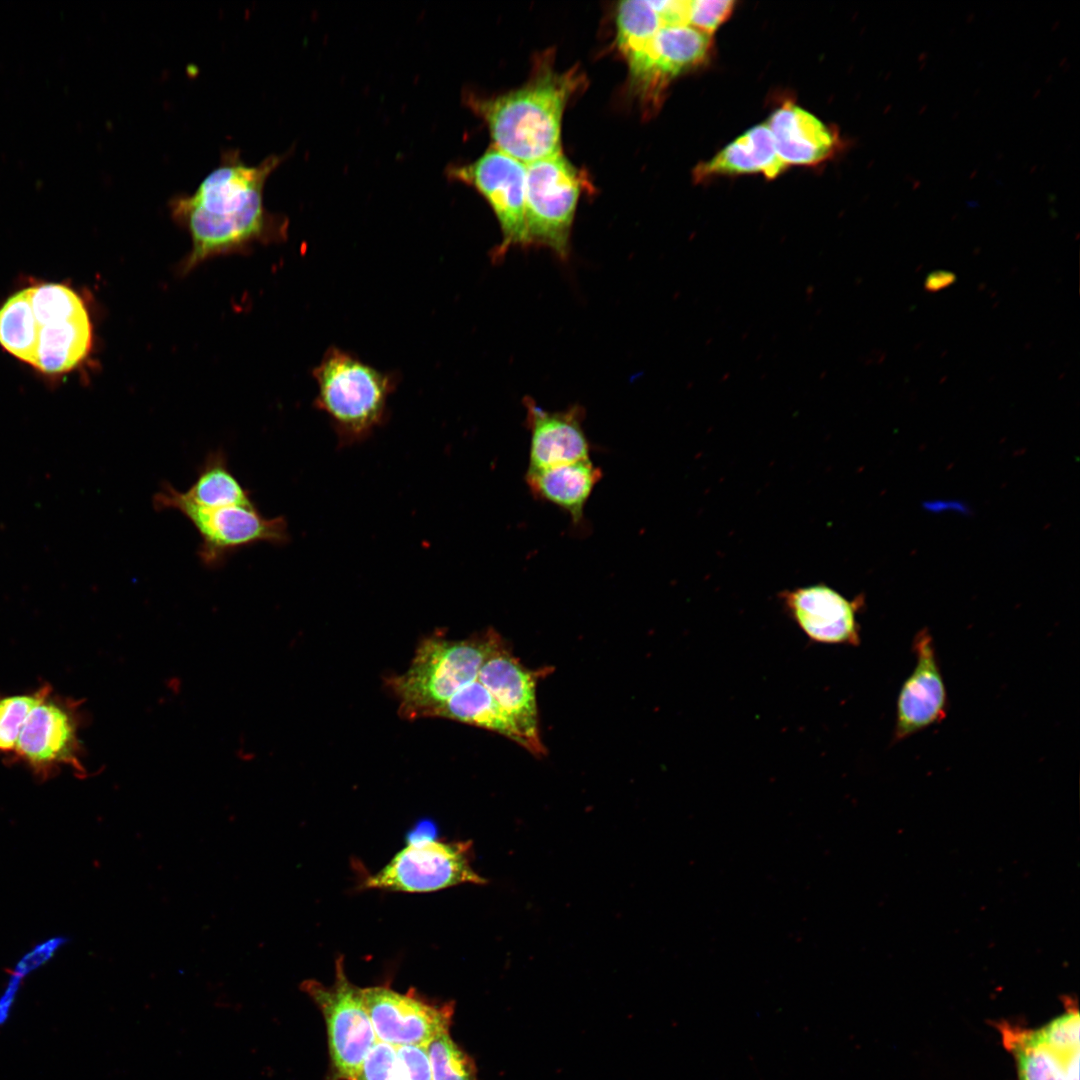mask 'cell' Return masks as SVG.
Instances as JSON below:
<instances>
[{
	"instance_id": "5",
	"label": "cell",
	"mask_w": 1080,
	"mask_h": 1080,
	"mask_svg": "<svg viewBox=\"0 0 1080 1080\" xmlns=\"http://www.w3.org/2000/svg\"><path fill=\"white\" fill-rule=\"evenodd\" d=\"M152 502L156 510H177L193 524L201 537L199 558L209 568L222 566L240 548L260 542L284 545L289 541L285 518H266L255 504L198 508L183 501L168 482L161 484Z\"/></svg>"
},
{
	"instance_id": "29",
	"label": "cell",
	"mask_w": 1080,
	"mask_h": 1080,
	"mask_svg": "<svg viewBox=\"0 0 1080 1080\" xmlns=\"http://www.w3.org/2000/svg\"><path fill=\"white\" fill-rule=\"evenodd\" d=\"M355 1080H400L395 1046L377 1040Z\"/></svg>"
},
{
	"instance_id": "27",
	"label": "cell",
	"mask_w": 1080,
	"mask_h": 1080,
	"mask_svg": "<svg viewBox=\"0 0 1080 1080\" xmlns=\"http://www.w3.org/2000/svg\"><path fill=\"white\" fill-rule=\"evenodd\" d=\"M426 1050L432 1080H477L472 1058L453 1041L449 1030L435 1036Z\"/></svg>"
},
{
	"instance_id": "11",
	"label": "cell",
	"mask_w": 1080,
	"mask_h": 1080,
	"mask_svg": "<svg viewBox=\"0 0 1080 1080\" xmlns=\"http://www.w3.org/2000/svg\"><path fill=\"white\" fill-rule=\"evenodd\" d=\"M1018 1080H1079V1013L1066 1011L1037 1029L998 1024Z\"/></svg>"
},
{
	"instance_id": "26",
	"label": "cell",
	"mask_w": 1080,
	"mask_h": 1080,
	"mask_svg": "<svg viewBox=\"0 0 1080 1080\" xmlns=\"http://www.w3.org/2000/svg\"><path fill=\"white\" fill-rule=\"evenodd\" d=\"M29 290L37 326L67 320L87 312L81 297L64 284L47 283L29 287Z\"/></svg>"
},
{
	"instance_id": "3",
	"label": "cell",
	"mask_w": 1080,
	"mask_h": 1080,
	"mask_svg": "<svg viewBox=\"0 0 1080 1080\" xmlns=\"http://www.w3.org/2000/svg\"><path fill=\"white\" fill-rule=\"evenodd\" d=\"M503 642L492 628L462 640L448 639L440 632L425 637L408 669L386 679L398 700L400 716L433 718L459 688L476 677L485 659Z\"/></svg>"
},
{
	"instance_id": "32",
	"label": "cell",
	"mask_w": 1080,
	"mask_h": 1080,
	"mask_svg": "<svg viewBox=\"0 0 1080 1080\" xmlns=\"http://www.w3.org/2000/svg\"><path fill=\"white\" fill-rule=\"evenodd\" d=\"M66 942L67 939L64 937H55L36 945L21 958L10 976L22 981L25 976L48 962L55 952Z\"/></svg>"
},
{
	"instance_id": "6",
	"label": "cell",
	"mask_w": 1080,
	"mask_h": 1080,
	"mask_svg": "<svg viewBox=\"0 0 1080 1080\" xmlns=\"http://www.w3.org/2000/svg\"><path fill=\"white\" fill-rule=\"evenodd\" d=\"M524 165L528 246L549 248L565 259L581 193L580 174L561 152Z\"/></svg>"
},
{
	"instance_id": "10",
	"label": "cell",
	"mask_w": 1080,
	"mask_h": 1080,
	"mask_svg": "<svg viewBox=\"0 0 1080 1080\" xmlns=\"http://www.w3.org/2000/svg\"><path fill=\"white\" fill-rule=\"evenodd\" d=\"M447 176L475 188L498 219L502 240L493 249L494 261L512 246H528L525 222V165L496 147L474 162L450 166Z\"/></svg>"
},
{
	"instance_id": "2",
	"label": "cell",
	"mask_w": 1080,
	"mask_h": 1080,
	"mask_svg": "<svg viewBox=\"0 0 1080 1080\" xmlns=\"http://www.w3.org/2000/svg\"><path fill=\"white\" fill-rule=\"evenodd\" d=\"M576 72L542 71L525 86L498 95L465 96L487 124L494 147L523 164L561 152L564 108L578 86Z\"/></svg>"
},
{
	"instance_id": "18",
	"label": "cell",
	"mask_w": 1080,
	"mask_h": 1080,
	"mask_svg": "<svg viewBox=\"0 0 1080 1080\" xmlns=\"http://www.w3.org/2000/svg\"><path fill=\"white\" fill-rule=\"evenodd\" d=\"M779 158L787 165H812L831 157L838 146L837 135L816 116L785 102L766 122Z\"/></svg>"
},
{
	"instance_id": "4",
	"label": "cell",
	"mask_w": 1080,
	"mask_h": 1080,
	"mask_svg": "<svg viewBox=\"0 0 1080 1080\" xmlns=\"http://www.w3.org/2000/svg\"><path fill=\"white\" fill-rule=\"evenodd\" d=\"M312 376L318 387L313 405L329 417L339 447L365 441L384 423L388 398L397 385L392 374L332 346Z\"/></svg>"
},
{
	"instance_id": "17",
	"label": "cell",
	"mask_w": 1080,
	"mask_h": 1080,
	"mask_svg": "<svg viewBox=\"0 0 1080 1080\" xmlns=\"http://www.w3.org/2000/svg\"><path fill=\"white\" fill-rule=\"evenodd\" d=\"M526 422L530 431L528 470L549 468L589 459V442L579 406L549 412L533 399L524 400Z\"/></svg>"
},
{
	"instance_id": "16",
	"label": "cell",
	"mask_w": 1080,
	"mask_h": 1080,
	"mask_svg": "<svg viewBox=\"0 0 1080 1080\" xmlns=\"http://www.w3.org/2000/svg\"><path fill=\"white\" fill-rule=\"evenodd\" d=\"M542 672L524 667L504 641L485 659L477 674L479 681L514 719L526 740L527 750L536 756L545 754L536 703V683Z\"/></svg>"
},
{
	"instance_id": "28",
	"label": "cell",
	"mask_w": 1080,
	"mask_h": 1080,
	"mask_svg": "<svg viewBox=\"0 0 1080 1080\" xmlns=\"http://www.w3.org/2000/svg\"><path fill=\"white\" fill-rule=\"evenodd\" d=\"M41 693L42 686L33 693L0 698V752H13L22 727Z\"/></svg>"
},
{
	"instance_id": "35",
	"label": "cell",
	"mask_w": 1080,
	"mask_h": 1080,
	"mask_svg": "<svg viewBox=\"0 0 1080 1080\" xmlns=\"http://www.w3.org/2000/svg\"><path fill=\"white\" fill-rule=\"evenodd\" d=\"M956 280L954 273L949 271H934L930 273L924 283L925 289L929 292H937L943 288L952 285Z\"/></svg>"
},
{
	"instance_id": "31",
	"label": "cell",
	"mask_w": 1080,
	"mask_h": 1080,
	"mask_svg": "<svg viewBox=\"0 0 1080 1080\" xmlns=\"http://www.w3.org/2000/svg\"><path fill=\"white\" fill-rule=\"evenodd\" d=\"M400 1080H432L426 1046H395Z\"/></svg>"
},
{
	"instance_id": "20",
	"label": "cell",
	"mask_w": 1080,
	"mask_h": 1080,
	"mask_svg": "<svg viewBox=\"0 0 1080 1080\" xmlns=\"http://www.w3.org/2000/svg\"><path fill=\"white\" fill-rule=\"evenodd\" d=\"M602 472L590 459L561 464L538 470H527L526 482L538 499L550 502L571 516L574 522L583 518L584 506Z\"/></svg>"
},
{
	"instance_id": "30",
	"label": "cell",
	"mask_w": 1080,
	"mask_h": 1080,
	"mask_svg": "<svg viewBox=\"0 0 1080 1080\" xmlns=\"http://www.w3.org/2000/svg\"><path fill=\"white\" fill-rule=\"evenodd\" d=\"M735 6L731 0L689 1L688 25L711 36L728 19Z\"/></svg>"
},
{
	"instance_id": "14",
	"label": "cell",
	"mask_w": 1080,
	"mask_h": 1080,
	"mask_svg": "<svg viewBox=\"0 0 1080 1080\" xmlns=\"http://www.w3.org/2000/svg\"><path fill=\"white\" fill-rule=\"evenodd\" d=\"M779 598L808 640L826 645H860L857 618L864 605L862 597L848 599L821 583L784 590Z\"/></svg>"
},
{
	"instance_id": "25",
	"label": "cell",
	"mask_w": 1080,
	"mask_h": 1080,
	"mask_svg": "<svg viewBox=\"0 0 1080 1080\" xmlns=\"http://www.w3.org/2000/svg\"><path fill=\"white\" fill-rule=\"evenodd\" d=\"M662 26L649 0L620 2L616 13V40L626 60L642 51Z\"/></svg>"
},
{
	"instance_id": "15",
	"label": "cell",
	"mask_w": 1080,
	"mask_h": 1080,
	"mask_svg": "<svg viewBox=\"0 0 1080 1080\" xmlns=\"http://www.w3.org/2000/svg\"><path fill=\"white\" fill-rule=\"evenodd\" d=\"M710 49V35L689 25H665L627 62L634 83L655 99L673 78L703 63Z\"/></svg>"
},
{
	"instance_id": "9",
	"label": "cell",
	"mask_w": 1080,
	"mask_h": 1080,
	"mask_svg": "<svg viewBox=\"0 0 1080 1080\" xmlns=\"http://www.w3.org/2000/svg\"><path fill=\"white\" fill-rule=\"evenodd\" d=\"M78 707L79 703L53 695L49 684L43 685L17 739L13 759L25 763L43 781L56 775L61 766L72 767L77 776H85Z\"/></svg>"
},
{
	"instance_id": "22",
	"label": "cell",
	"mask_w": 1080,
	"mask_h": 1080,
	"mask_svg": "<svg viewBox=\"0 0 1080 1080\" xmlns=\"http://www.w3.org/2000/svg\"><path fill=\"white\" fill-rule=\"evenodd\" d=\"M433 718L454 720L491 730L527 749L526 740L514 719L498 704L477 675L459 688L436 711Z\"/></svg>"
},
{
	"instance_id": "34",
	"label": "cell",
	"mask_w": 1080,
	"mask_h": 1080,
	"mask_svg": "<svg viewBox=\"0 0 1080 1080\" xmlns=\"http://www.w3.org/2000/svg\"><path fill=\"white\" fill-rule=\"evenodd\" d=\"M20 984V979L11 976L3 994L0 996V1025L4 1024L9 1017Z\"/></svg>"
},
{
	"instance_id": "21",
	"label": "cell",
	"mask_w": 1080,
	"mask_h": 1080,
	"mask_svg": "<svg viewBox=\"0 0 1080 1080\" xmlns=\"http://www.w3.org/2000/svg\"><path fill=\"white\" fill-rule=\"evenodd\" d=\"M91 345L92 326L88 311L67 320L38 326L33 366L47 374L67 372L88 356Z\"/></svg>"
},
{
	"instance_id": "23",
	"label": "cell",
	"mask_w": 1080,
	"mask_h": 1080,
	"mask_svg": "<svg viewBox=\"0 0 1080 1080\" xmlns=\"http://www.w3.org/2000/svg\"><path fill=\"white\" fill-rule=\"evenodd\" d=\"M178 495L186 503L204 509L254 504L250 492L229 469L222 449L209 452L194 483L185 492L178 490Z\"/></svg>"
},
{
	"instance_id": "19",
	"label": "cell",
	"mask_w": 1080,
	"mask_h": 1080,
	"mask_svg": "<svg viewBox=\"0 0 1080 1080\" xmlns=\"http://www.w3.org/2000/svg\"><path fill=\"white\" fill-rule=\"evenodd\" d=\"M787 167L777 154L767 124L762 123L751 127L709 161L700 163L694 176L702 181L718 175L762 173L773 179Z\"/></svg>"
},
{
	"instance_id": "24",
	"label": "cell",
	"mask_w": 1080,
	"mask_h": 1080,
	"mask_svg": "<svg viewBox=\"0 0 1080 1080\" xmlns=\"http://www.w3.org/2000/svg\"><path fill=\"white\" fill-rule=\"evenodd\" d=\"M38 326L29 287L9 297L0 308V344L10 354L33 366Z\"/></svg>"
},
{
	"instance_id": "1",
	"label": "cell",
	"mask_w": 1080,
	"mask_h": 1080,
	"mask_svg": "<svg viewBox=\"0 0 1080 1080\" xmlns=\"http://www.w3.org/2000/svg\"><path fill=\"white\" fill-rule=\"evenodd\" d=\"M286 156L270 154L259 164L248 165L239 149H225L219 164L193 193H178L170 198L171 217L192 242L184 271L211 257L285 236L288 221L266 209L264 188Z\"/></svg>"
},
{
	"instance_id": "12",
	"label": "cell",
	"mask_w": 1080,
	"mask_h": 1080,
	"mask_svg": "<svg viewBox=\"0 0 1080 1080\" xmlns=\"http://www.w3.org/2000/svg\"><path fill=\"white\" fill-rule=\"evenodd\" d=\"M365 1008L379 1041L393 1046H426L435 1036L448 1031L454 1004H433L387 986L362 988Z\"/></svg>"
},
{
	"instance_id": "7",
	"label": "cell",
	"mask_w": 1080,
	"mask_h": 1080,
	"mask_svg": "<svg viewBox=\"0 0 1080 1080\" xmlns=\"http://www.w3.org/2000/svg\"><path fill=\"white\" fill-rule=\"evenodd\" d=\"M300 989L325 1020L332 1080H355L378 1039L363 1002L362 988L349 981L343 956L336 959L332 985L307 979Z\"/></svg>"
},
{
	"instance_id": "13",
	"label": "cell",
	"mask_w": 1080,
	"mask_h": 1080,
	"mask_svg": "<svg viewBox=\"0 0 1080 1080\" xmlns=\"http://www.w3.org/2000/svg\"><path fill=\"white\" fill-rule=\"evenodd\" d=\"M912 650L916 664L898 693L892 743L942 722L948 713L947 690L933 637L927 628L916 633Z\"/></svg>"
},
{
	"instance_id": "8",
	"label": "cell",
	"mask_w": 1080,
	"mask_h": 1080,
	"mask_svg": "<svg viewBox=\"0 0 1080 1080\" xmlns=\"http://www.w3.org/2000/svg\"><path fill=\"white\" fill-rule=\"evenodd\" d=\"M472 842L415 837L364 886L370 889L423 893L461 884H486L472 867Z\"/></svg>"
},
{
	"instance_id": "33",
	"label": "cell",
	"mask_w": 1080,
	"mask_h": 1080,
	"mask_svg": "<svg viewBox=\"0 0 1080 1080\" xmlns=\"http://www.w3.org/2000/svg\"><path fill=\"white\" fill-rule=\"evenodd\" d=\"M650 1L658 13L663 25H688L689 1L662 0Z\"/></svg>"
}]
</instances>
